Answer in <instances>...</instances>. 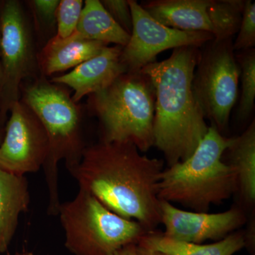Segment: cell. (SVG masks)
Wrapping results in <instances>:
<instances>
[{
    "label": "cell",
    "instance_id": "obj_4",
    "mask_svg": "<svg viewBox=\"0 0 255 255\" xmlns=\"http://www.w3.org/2000/svg\"><path fill=\"white\" fill-rule=\"evenodd\" d=\"M20 100L39 119L48 135L49 152L43 165L48 194V214L58 215L60 204L58 164L67 169L78 164L86 146L82 132L80 108L63 85L37 78L21 87Z\"/></svg>",
    "mask_w": 255,
    "mask_h": 255
},
{
    "label": "cell",
    "instance_id": "obj_25",
    "mask_svg": "<svg viewBox=\"0 0 255 255\" xmlns=\"http://www.w3.org/2000/svg\"><path fill=\"white\" fill-rule=\"evenodd\" d=\"M135 252H136V255H170L162 252L151 249L147 247L142 246L140 243H137L135 246Z\"/></svg>",
    "mask_w": 255,
    "mask_h": 255
},
{
    "label": "cell",
    "instance_id": "obj_12",
    "mask_svg": "<svg viewBox=\"0 0 255 255\" xmlns=\"http://www.w3.org/2000/svg\"><path fill=\"white\" fill-rule=\"evenodd\" d=\"M122 48L107 46L100 54L50 81L71 88L74 92L72 99L78 103L86 96L105 90L119 76L127 73V69L122 60Z\"/></svg>",
    "mask_w": 255,
    "mask_h": 255
},
{
    "label": "cell",
    "instance_id": "obj_27",
    "mask_svg": "<svg viewBox=\"0 0 255 255\" xmlns=\"http://www.w3.org/2000/svg\"><path fill=\"white\" fill-rule=\"evenodd\" d=\"M4 123L1 120V116H0V145H1V141H2L3 137H4Z\"/></svg>",
    "mask_w": 255,
    "mask_h": 255
},
{
    "label": "cell",
    "instance_id": "obj_2",
    "mask_svg": "<svg viewBox=\"0 0 255 255\" xmlns=\"http://www.w3.org/2000/svg\"><path fill=\"white\" fill-rule=\"evenodd\" d=\"M200 52L201 47L177 48L167 59L141 70L155 89L154 146L169 167L189 158L209 129L192 90Z\"/></svg>",
    "mask_w": 255,
    "mask_h": 255
},
{
    "label": "cell",
    "instance_id": "obj_29",
    "mask_svg": "<svg viewBox=\"0 0 255 255\" xmlns=\"http://www.w3.org/2000/svg\"><path fill=\"white\" fill-rule=\"evenodd\" d=\"M16 255H33V253H18V254H16Z\"/></svg>",
    "mask_w": 255,
    "mask_h": 255
},
{
    "label": "cell",
    "instance_id": "obj_3",
    "mask_svg": "<svg viewBox=\"0 0 255 255\" xmlns=\"http://www.w3.org/2000/svg\"><path fill=\"white\" fill-rule=\"evenodd\" d=\"M233 140L210 126L189 158L163 169L157 189L159 200L178 203L195 212H207L213 204L230 199L237 192V181L223 157Z\"/></svg>",
    "mask_w": 255,
    "mask_h": 255
},
{
    "label": "cell",
    "instance_id": "obj_21",
    "mask_svg": "<svg viewBox=\"0 0 255 255\" xmlns=\"http://www.w3.org/2000/svg\"><path fill=\"white\" fill-rule=\"evenodd\" d=\"M83 6L82 0L60 1L55 16L58 28L57 36L60 38H68L76 31Z\"/></svg>",
    "mask_w": 255,
    "mask_h": 255
},
{
    "label": "cell",
    "instance_id": "obj_20",
    "mask_svg": "<svg viewBox=\"0 0 255 255\" xmlns=\"http://www.w3.org/2000/svg\"><path fill=\"white\" fill-rule=\"evenodd\" d=\"M240 68L241 95L238 108L240 121L249 119L255 109V49L251 48L235 52Z\"/></svg>",
    "mask_w": 255,
    "mask_h": 255
},
{
    "label": "cell",
    "instance_id": "obj_1",
    "mask_svg": "<svg viewBox=\"0 0 255 255\" xmlns=\"http://www.w3.org/2000/svg\"><path fill=\"white\" fill-rule=\"evenodd\" d=\"M163 162L141 155L130 142H104L85 147L69 169L80 189L114 214L137 221L147 231L160 223L157 189Z\"/></svg>",
    "mask_w": 255,
    "mask_h": 255
},
{
    "label": "cell",
    "instance_id": "obj_9",
    "mask_svg": "<svg viewBox=\"0 0 255 255\" xmlns=\"http://www.w3.org/2000/svg\"><path fill=\"white\" fill-rule=\"evenodd\" d=\"M132 30L122 60L127 72L140 71L156 61L159 53L183 46L202 47L214 39L208 32L187 31L167 27L151 16L135 0H128Z\"/></svg>",
    "mask_w": 255,
    "mask_h": 255
},
{
    "label": "cell",
    "instance_id": "obj_13",
    "mask_svg": "<svg viewBox=\"0 0 255 255\" xmlns=\"http://www.w3.org/2000/svg\"><path fill=\"white\" fill-rule=\"evenodd\" d=\"M107 46L102 42L85 39L76 31L65 38L55 35L38 54V69L44 77L66 71L100 54Z\"/></svg>",
    "mask_w": 255,
    "mask_h": 255
},
{
    "label": "cell",
    "instance_id": "obj_26",
    "mask_svg": "<svg viewBox=\"0 0 255 255\" xmlns=\"http://www.w3.org/2000/svg\"><path fill=\"white\" fill-rule=\"evenodd\" d=\"M135 246L136 245H131V246L125 247L123 249L117 252L115 255H136Z\"/></svg>",
    "mask_w": 255,
    "mask_h": 255
},
{
    "label": "cell",
    "instance_id": "obj_16",
    "mask_svg": "<svg viewBox=\"0 0 255 255\" xmlns=\"http://www.w3.org/2000/svg\"><path fill=\"white\" fill-rule=\"evenodd\" d=\"M226 163L234 171L237 192L247 206L255 201V122H251L241 135L233 137L231 145L225 151Z\"/></svg>",
    "mask_w": 255,
    "mask_h": 255
},
{
    "label": "cell",
    "instance_id": "obj_15",
    "mask_svg": "<svg viewBox=\"0 0 255 255\" xmlns=\"http://www.w3.org/2000/svg\"><path fill=\"white\" fill-rule=\"evenodd\" d=\"M29 204L26 177L0 168V254L7 251L17 229L20 215L28 211Z\"/></svg>",
    "mask_w": 255,
    "mask_h": 255
},
{
    "label": "cell",
    "instance_id": "obj_11",
    "mask_svg": "<svg viewBox=\"0 0 255 255\" xmlns=\"http://www.w3.org/2000/svg\"><path fill=\"white\" fill-rule=\"evenodd\" d=\"M160 223L166 237L202 244L206 241H221L246 222V216L239 208L224 212L209 214L178 209L167 201L159 200Z\"/></svg>",
    "mask_w": 255,
    "mask_h": 255
},
{
    "label": "cell",
    "instance_id": "obj_8",
    "mask_svg": "<svg viewBox=\"0 0 255 255\" xmlns=\"http://www.w3.org/2000/svg\"><path fill=\"white\" fill-rule=\"evenodd\" d=\"M0 60L2 80L0 87V116L6 122L10 109L20 100L21 87L38 69L29 24L22 5L6 0L0 5Z\"/></svg>",
    "mask_w": 255,
    "mask_h": 255
},
{
    "label": "cell",
    "instance_id": "obj_6",
    "mask_svg": "<svg viewBox=\"0 0 255 255\" xmlns=\"http://www.w3.org/2000/svg\"><path fill=\"white\" fill-rule=\"evenodd\" d=\"M58 215L65 247L75 255H115L125 247L137 245L149 232L137 221L114 214L80 189L73 200L60 204Z\"/></svg>",
    "mask_w": 255,
    "mask_h": 255
},
{
    "label": "cell",
    "instance_id": "obj_19",
    "mask_svg": "<svg viewBox=\"0 0 255 255\" xmlns=\"http://www.w3.org/2000/svg\"><path fill=\"white\" fill-rule=\"evenodd\" d=\"M245 0H210L209 13L215 40L233 38L237 34Z\"/></svg>",
    "mask_w": 255,
    "mask_h": 255
},
{
    "label": "cell",
    "instance_id": "obj_22",
    "mask_svg": "<svg viewBox=\"0 0 255 255\" xmlns=\"http://www.w3.org/2000/svg\"><path fill=\"white\" fill-rule=\"evenodd\" d=\"M255 46V3L245 0L241 25L237 37L233 42L235 52L254 48Z\"/></svg>",
    "mask_w": 255,
    "mask_h": 255
},
{
    "label": "cell",
    "instance_id": "obj_10",
    "mask_svg": "<svg viewBox=\"0 0 255 255\" xmlns=\"http://www.w3.org/2000/svg\"><path fill=\"white\" fill-rule=\"evenodd\" d=\"M0 145V168L25 176L39 170L49 152L48 135L39 119L22 101L15 102Z\"/></svg>",
    "mask_w": 255,
    "mask_h": 255
},
{
    "label": "cell",
    "instance_id": "obj_14",
    "mask_svg": "<svg viewBox=\"0 0 255 255\" xmlns=\"http://www.w3.org/2000/svg\"><path fill=\"white\" fill-rule=\"evenodd\" d=\"M209 3L210 0H149L140 4L151 16L167 27L212 34Z\"/></svg>",
    "mask_w": 255,
    "mask_h": 255
},
{
    "label": "cell",
    "instance_id": "obj_28",
    "mask_svg": "<svg viewBox=\"0 0 255 255\" xmlns=\"http://www.w3.org/2000/svg\"><path fill=\"white\" fill-rule=\"evenodd\" d=\"M0 41H1V29H0ZM1 80H2V72H1V60H0V87H1Z\"/></svg>",
    "mask_w": 255,
    "mask_h": 255
},
{
    "label": "cell",
    "instance_id": "obj_17",
    "mask_svg": "<svg viewBox=\"0 0 255 255\" xmlns=\"http://www.w3.org/2000/svg\"><path fill=\"white\" fill-rule=\"evenodd\" d=\"M137 243L170 255H233L246 246V241L243 233H233L213 244H195L175 241L152 231Z\"/></svg>",
    "mask_w": 255,
    "mask_h": 255
},
{
    "label": "cell",
    "instance_id": "obj_7",
    "mask_svg": "<svg viewBox=\"0 0 255 255\" xmlns=\"http://www.w3.org/2000/svg\"><path fill=\"white\" fill-rule=\"evenodd\" d=\"M240 68L233 38L213 39L201 47L192 80V90L204 118L223 134L236 105Z\"/></svg>",
    "mask_w": 255,
    "mask_h": 255
},
{
    "label": "cell",
    "instance_id": "obj_18",
    "mask_svg": "<svg viewBox=\"0 0 255 255\" xmlns=\"http://www.w3.org/2000/svg\"><path fill=\"white\" fill-rule=\"evenodd\" d=\"M76 31L85 39L127 46L130 35L114 21L100 0H86Z\"/></svg>",
    "mask_w": 255,
    "mask_h": 255
},
{
    "label": "cell",
    "instance_id": "obj_23",
    "mask_svg": "<svg viewBox=\"0 0 255 255\" xmlns=\"http://www.w3.org/2000/svg\"><path fill=\"white\" fill-rule=\"evenodd\" d=\"M101 3L114 21L124 31L131 34L132 18L128 0H102Z\"/></svg>",
    "mask_w": 255,
    "mask_h": 255
},
{
    "label": "cell",
    "instance_id": "obj_5",
    "mask_svg": "<svg viewBox=\"0 0 255 255\" xmlns=\"http://www.w3.org/2000/svg\"><path fill=\"white\" fill-rule=\"evenodd\" d=\"M155 89L148 75L127 72L89 96L87 108L98 119L101 141L130 142L140 152L154 146Z\"/></svg>",
    "mask_w": 255,
    "mask_h": 255
},
{
    "label": "cell",
    "instance_id": "obj_24",
    "mask_svg": "<svg viewBox=\"0 0 255 255\" xmlns=\"http://www.w3.org/2000/svg\"><path fill=\"white\" fill-rule=\"evenodd\" d=\"M30 3L43 20L49 23L55 22L59 0H33Z\"/></svg>",
    "mask_w": 255,
    "mask_h": 255
}]
</instances>
